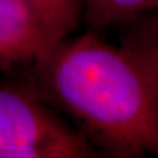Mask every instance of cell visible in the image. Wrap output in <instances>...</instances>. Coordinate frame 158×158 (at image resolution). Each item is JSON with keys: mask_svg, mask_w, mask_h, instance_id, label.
Wrapping results in <instances>:
<instances>
[{"mask_svg": "<svg viewBox=\"0 0 158 158\" xmlns=\"http://www.w3.org/2000/svg\"><path fill=\"white\" fill-rule=\"evenodd\" d=\"M148 14L130 21L118 45L89 28L33 64L41 95L114 157L158 152V23Z\"/></svg>", "mask_w": 158, "mask_h": 158, "instance_id": "6da1fadb", "label": "cell"}, {"mask_svg": "<svg viewBox=\"0 0 158 158\" xmlns=\"http://www.w3.org/2000/svg\"><path fill=\"white\" fill-rule=\"evenodd\" d=\"M100 153L34 85H0V158H93Z\"/></svg>", "mask_w": 158, "mask_h": 158, "instance_id": "7a4b0ae2", "label": "cell"}, {"mask_svg": "<svg viewBox=\"0 0 158 158\" xmlns=\"http://www.w3.org/2000/svg\"><path fill=\"white\" fill-rule=\"evenodd\" d=\"M45 33L49 52L75 32L83 12V0H25Z\"/></svg>", "mask_w": 158, "mask_h": 158, "instance_id": "277c9868", "label": "cell"}, {"mask_svg": "<svg viewBox=\"0 0 158 158\" xmlns=\"http://www.w3.org/2000/svg\"><path fill=\"white\" fill-rule=\"evenodd\" d=\"M49 53L45 33L25 0H0V69L39 63Z\"/></svg>", "mask_w": 158, "mask_h": 158, "instance_id": "3957f363", "label": "cell"}, {"mask_svg": "<svg viewBox=\"0 0 158 158\" xmlns=\"http://www.w3.org/2000/svg\"><path fill=\"white\" fill-rule=\"evenodd\" d=\"M158 6V0H83L82 17L89 28L102 32L125 25L148 14Z\"/></svg>", "mask_w": 158, "mask_h": 158, "instance_id": "5b68a950", "label": "cell"}]
</instances>
